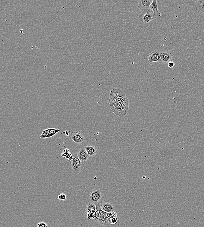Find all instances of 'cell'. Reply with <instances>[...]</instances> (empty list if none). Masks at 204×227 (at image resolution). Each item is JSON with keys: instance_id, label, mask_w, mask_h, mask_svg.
Segmentation results:
<instances>
[{"instance_id": "obj_1", "label": "cell", "mask_w": 204, "mask_h": 227, "mask_svg": "<svg viewBox=\"0 0 204 227\" xmlns=\"http://www.w3.org/2000/svg\"><path fill=\"white\" fill-rule=\"evenodd\" d=\"M111 109L112 112L116 115L120 117H123L126 115L128 112L129 108V102L128 98H126L125 100L113 105H110Z\"/></svg>"}, {"instance_id": "obj_2", "label": "cell", "mask_w": 204, "mask_h": 227, "mask_svg": "<svg viewBox=\"0 0 204 227\" xmlns=\"http://www.w3.org/2000/svg\"><path fill=\"white\" fill-rule=\"evenodd\" d=\"M127 98V97L121 89L118 88L113 89L111 90L109 98L110 106L123 102Z\"/></svg>"}, {"instance_id": "obj_3", "label": "cell", "mask_w": 204, "mask_h": 227, "mask_svg": "<svg viewBox=\"0 0 204 227\" xmlns=\"http://www.w3.org/2000/svg\"><path fill=\"white\" fill-rule=\"evenodd\" d=\"M152 2V0H139L138 1V6L137 9L136 15L140 21L149 10L150 6Z\"/></svg>"}, {"instance_id": "obj_4", "label": "cell", "mask_w": 204, "mask_h": 227, "mask_svg": "<svg viewBox=\"0 0 204 227\" xmlns=\"http://www.w3.org/2000/svg\"><path fill=\"white\" fill-rule=\"evenodd\" d=\"M95 221L105 226H110L111 224L107 216V213L102 210L100 204L97 205L96 211L95 213Z\"/></svg>"}, {"instance_id": "obj_5", "label": "cell", "mask_w": 204, "mask_h": 227, "mask_svg": "<svg viewBox=\"0 0 204 227\" xmlns=\"http://www.w3.org/2000/svg\"><path fill=\"white\" fill-rule=\"evenodd\" d=\"M84 166L83 162L79 159L78 154L74 155L73 158L71 161L70 169L75 174H78L83 169Z\"/></svg>"}, {"instance_id": "obj_6", "label": "cell", "mask_w": 204, "mask_h": 227, "mask_svg": "<svg viewBox=\"0 0 204 227\" xmlns=\"http://www.w3.org/2000/svg\"><path fill=\"white\" fill-rule=\"evenodd\" d=\"M88 198L90 203L96 205L100 204L102 201V194L101 191L98 189L93 190L90 193Z\"/></svg>"}, {"instance_id": "obj_7", "label": "cell", "mask_w": 204, "mask_h": 227, "mask_svg": "<svg viewBox=\"0 0 204 227\" xmlns=\"http://www.w3.org/2000/svg\"><path fill=\"white\" fill-rule=\"evenodd\" d=\"M70 138L76 144H82L86 140V137L84 134L77 131L72 132Z\"/></svg>"}, {"instance_id": "obj_8", "label": "cell", "mask_w": 204, "mask_h": 227, "mask_svg": "<svg viewBox=\"0 0 204 227\" xmlns=\"http://www.w3.org/2000/svg\"><path fill=\"white\" fill-rule=\"evenodd\" d=\"M156 18L157 17L154 15L153 11L149 9L145 15L143 16L141 21L144 24H147L149 23L153 20L156 19Z\"/></svg>"}, {"instance_id": "obj_9", "label": "cell", "mask_w": 204, "mask_h": 227, "mask_svg": "<svg viewBox=\"0 0 204 227\" xmlns=\"http://www.w3.org/2000/svg\"><path fill=\"white\" fill-rule=\"evenodd\" d=\"M149 61L150 62H161V52L157 50L152 52L150 54Z\"/></svg>"}, {"instance_id": "obj_10", "label": "cell", "mask_w": 204, "mask_h": 227, "mask_svg": "<svg viewBox=\"0 0 204 227\" xmlns=\"http://www.w3.org/2000/svg\"><path fill=\"white\" fill-rule=\"evenodd\" d=\"M101 208L106 213L114 212L115 208L113 205L109 202L101 203L100 204Z\"/></svg>"}, {"instance_id": "obj_11", "label": "cell", "mask_w": 204, "mask_h": 227, "mask_svg": "<svg viewBox=\"0 0 204 227\" xmlns=\"http://www.w3.org/2000/svg\"><path fill=\"white\" fill-rule=\"evenodd\" d=\"M77 154L80 160L83 163L87 161L90 157L84 148H80Z\"/></svg>"}, {"instance_id": "obj_12", "label": "cell", "mask_w": 204, "mask_h": 227, "mask_svg": "<svg viewBox=\"0 0 204 227\" xmlns=\"http://www.w3.org/2000/svg\"><path fill=\"white\" fill-rule=\"evenodd\" d=\"M172 57V55L169 52L164 51L161 52V62L163 63H168L171 61Z\"/></svg>"}, {"instance_id": "obj_13", "label": "cell", "mask_w": 204, "mask_h": 227, "mask_svg": "<svg viewBox=\"0 0 204 227\" xmlns=\"http://www.w3.org/2000/svg\"><path fill=\"white\" fill-rule=\"evenodd\" d=\"M84 148L90 157H93L97 154V149L93 145H86L84 146Z\"/></svg>"}, {"instance_id": "obj_14", "label": "cell", "mask_w": 204, "mask_h": 227, "mask_svg": "<svg viewBox=\"0 0 204 227\" xmlns=\"http://www.w3.org/2000/svg\"><path fill=\"white\" fill-rule=\"evenodd\" d=\"M149 9L153 11L154 15L157 18H159L161 16V13L159 12L158 9L157 0H153V2L150 6Z\"/></svg>"}, {"instance_id": "obj_15", "label": "cell", "mask_w": 204, "mask_h": 227, "mask_svg": "<svg viewBox=\"0 0 204 227\" xmlns=\"http://www.w3.org/2000/svg\"><path fill=\"white\" fill-rule=\"evenodd\" d=\"M97 208V205L93 204V203H89L87 205L86 212V213L91 212V213H95Z\"/></svg>"}, {"instance_id": "obj_16", "label": "cell", "mask_w": 204, "mask_h": 227, "mask_svg": "<svg viewBox=\"0 0 204 227\" xmlns=\"http://www.w3.org/2000/svg\"><path fill=\"white\" fill-rule=\"evenodd\" d=\"M61 155L62 157L67 159L70 161H71L73 158V155H72L70 150L68 149H65L63 150Z\"/></svg>"}, {"instance_id": "obj_17", "label": "cell", "mask_w": 204, "mask_h": 227, "mask_svg": "<svg viewBox=\"0 0 204 227\" xmlns=\"http://www.w3.org/2000/svg\"><path fill=\"white\" fill-rule=\"evenodd\" d=\"M49 129V135H48V138H50L55 135L56 134H57L58 132L60 131L59 129Z\"/></svg>"}, {"instance_id": "obj_18", "label": "cell", "mask_w": 204, "mask_h": 227, "mask_svg": "<svg viewBox=\"0 0 204 227\" xmlns=\"http://www.w3.org/2000/svg\"><path fill=\"white\" fill-rule=\"evenodd\" d=\"M48 135H49V129H48L42 131L41 135H40V138L42 139H47L48 138Z\"/></svg>"}, {"instance_id": "obj_19", "label": "cell", "mask_w": 204, "mask_h": 227, "mask_svg": "<svg viewBox=\"0 0 204 227\" xmlns=\"http://www.w3.org/2000/svg\"><path fill=\"white\" fill-rule=\"evenodd\" d=\"M110 223L111 224H115L118 222V218L117 216H113L109 219Z\"/></svg>"}, {"instance_id": "obj_20", "label": "cell", "mask_w": 204, "mask_h": 227, "mask_svg": "<svg viewBox=\"0 0 204 227\" xmlns=\"http://www.w3.org/2000/svg\"><path fill=\"white\" fill-rule=\"evenodd\" d=\"M87 218L88 220L94 219L95 218V213H86Z\"/></svg>"}, {"instance_id": "obj_21", "label": "cell", "mask_w": 204, "mask_h": 227, "mask_svg": "<svg viewBox=\"0 0 204 227\" xmlns=\"http://www.w3.org/2000/svg\"><path fill=\"white\" fill-rule=\"evenodd\" d=\"M199 9L201 11L204 13V1H199Z\"/></svg>"}, {"instance_id": "obj_22", "label": "cell", "mask_w": 204, "mask_h": 227, "mask_svg": "<svg viewBox=\"0 0 204 227\" xmlns=\"http://www.w3.org/2000/svg\"><path fill=\"white\" fill-rule=\"evenodd\" d=\"M58 199L59 200H66L67 197V196L65 194H60L58 196Z\"/></svg>"}, {"instance_id": "obj_23", "label": "cell", "mask_w": 204, "mask_h": 227, "mask_svg": "<svg viewBox=\"0 0 204 227\" xmlns=\"http://www.w3.org/2000/svg\"><path fill=\"white\" fill-rule=\"evenodd\" d=\"M37 227H48L47 224L45 222H40L38 224Z\"/></svg>"}, {"instance_id": "obj_24", "label": "cell", "mask_w": 204, "mask_h": 227, "mask_svg": "<svg viewBox=\"0 0 204 227\" xmlns=\"http://www.w3.org/2000/svg\"><path fill=\"white\" fill-rule=\"evenodd\" d=\"M174 65H175V63L174 62L172 61L169 62L168 63V67L169 68H172L174 66Z\"/></svg>"}]
</instances>
